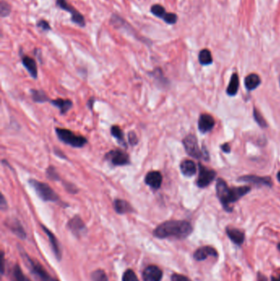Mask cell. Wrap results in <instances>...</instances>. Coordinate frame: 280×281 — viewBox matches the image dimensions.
Instances as JSON below:
<instances>
[{
    "instance_id": "cell-1",
    "label": "cell",
    "mask_w": 280,
    "mask_h": 281,
    "mask_svg": "<svg viewBox=\"0 0 280 281\" xmlns=\"http://www.w3.org/2000/svg\"><path fill=\"white\" fill-rule=\"evenodd\" d=\"M193 227L187 221H168L160 224L153 231V235L158 239H183L193 233Z\"/></svg>"
},
{
    "instance_id": "cell-2",
    "label": "cell",
    "mask_w": 280,
    "mask_h": 281,
    "mask_svg": "<svg viewBox=\"0 0 280 281\" xmlns=\"http://www.w3.org/2000/svg\"><path fill=\"white\" fill-rule=\"evenodd\" d=\"M250 191L251 188L247 186L230 189L227 185V183L220 178L218 179L217 183H216L218 197L220 199V202L222 203L224 208L225 209V211L228 212L233 211L230 204L234 203Z\"/></svg>"
},
{
    "instance_id": "cell-3",
    "label": "cell",
    "mask_w": 280,
    "mask_h": 281,
    "mask_svg": "<svg viewBox=\"0 0 280 281\" xmlns=\"http://www.w3.org/2000/svg\"><path fill=\"white\" fill-rule=\"evenodd\" d=\"M28 183L35 190L38 197L42 201L56 202L59 200V197H58V194H56L55 190L51 189L50 186L47 183L39 182L35 178H30L28 180Z\"/></svg>"
},
{
    "instance_id": "cell-4",
    "label": "cell",
    "mask_w": 280,
    "mask_h": 281,
    "mask_svg": "<svg viewBox=\"0 0 280 281\" xmlns=\"http://www.w3.org/2000/svg\"><path fill=\"white\" fill-rule=\"evenodd\" d=\"M58 139L68 146L75 148H81L87 143V139L82 135H77L72 131L65 128H57L55 129Z\"/></svg>"
},
{
    "instance_id": "cell-5",
    "label": "cell",
    "mask_w": 280,
    "mask_h": 281,
    "mask_svg": "<svg viewBox=\"0 0 280 281\" xmlns=\"http://www.w3.org/2000/svg\"><path fill=\"white\" fill-rule=\"evenodd\" d=\"M105 160L113 166H126L131 165L130 156L121 149H114L109 151L105 156Z\"/></svg>"
},
{
    "instance_id": "cell-6",
    "label": "cell",
    "mask_w": 280,
    "mask_h": 281,
    "mask_svg": "<svg viewBox=\"0 0 280 281\" xmlns=\"http://www.w3.org/2000/svg\"><path fill=\"white\" fill-rule=\"evenodd\" d=\"M23 258L25 260L26 263L28 264V266H29L30 271L39 279V281H58L55 279L51 278L47 271H45V268L40 263H38L37 261H35L32 259L30 258L28 254H23Z\"/></svg>"
},
{
    "instance_id": "cell-7",
    "label": "cell",
    "mask_w": 280,
    "mask_h": 281,
    "mask_svg": "<svg viewBox=\"0 0 280 281\" xmlns=\"http://www.w3.org/2000/svg\"><path fill=\"white\" fill-rule=\"evenodd\" d=\"M56 5L63 10L68 11L72 15L71 20L73 23L79 26L81 28L85 27V18L78 11L76 10L73 6L70 5L66 0H56Z\"/></svg>"
},
{
    "instance_id": "cell-8",
    "label": "cell",
    "mask_w": 280,
    "mask_h": 281,
    "mask_svg": "<svg viewBox=\"0 0 280 281\" xmlns=\"http://www.w3.org/2000/svg\"><path fill=\"white\" fill-rule=\"evenodd\" d=\"M183 143L186 152L189 156L195 159H200L202 157V152L199 148L197 139L196 138V136L193 135V134L187 136L183 139Z\"/></svg>"
},
{
    "instance_id": "cell-9",
    "label": "cell",
    "mask_w": 280,
    "mask_h": 281,
    "mask_svg": "<svg viewBox=\"0 0 280 281\" xmlns=\"http://www.w3.org/2000/svg\"><path fill=\"white\" fill-rule=\"evenodd\" d=\"M198 166H199V175H198L196 184L199 188L203 189L212 183L216 176V172L213 169L206 168L203 166L202 164L199 163Z\"/></svg>"
},
{
    "instance_id": "cell-10",
    "label": "cell",
    "mask_w": 280,
    "mask_h": 281,
    "mask_svg": "<svg viewBox=\"0 0 280 281\" xmlns=\"http://www.w3.org/2000/svg\"><path fill=\"white\" fill-rule=\"evenodd\" d=\"M145 183L153 190H158L162 185L163 176L160 171L153 170L148 172L145 175Z\"/></svg>"
},
{
    "instance_id": "cell-11",
    "label": "cell",
    "mask_w": 280,
    "mask_h": 281,
    "mask_svg": "<svg viewBox=\"0 0 280 281\" xmlns=\"http://www.w3.org/2000/svg\"><path fill=\"white\" fill-rule=\"evenodd\" d=\"M218 256H219V253H218L217 250L211 246L200 247L196 249L193 254V257L196 261H205V259H207L210 256L218 257Z\"/></svg>"
},
{
    "instance_id": "cell-12",
    "label": "cell",
    "mask_w": 280,
    "mask_h": 281,
    "mask_svg": "<svg viewBox=\"0 0 280 281\" xmlns=\"http://www.w3.org/2000/svg\"><path fill=\"white\" fill-rule=\"evenodd\" d=\"M142 277L144 281H161L163 271L157 266L150 265L143 271Z\"/></svg>"
},
{
    "instance_id": "cell-13",
    "label": "cell",
    "mask_w": 280,
    "mask_h": 281,
    "mask_svg": "<svg viewBox=\"0 0 280 281\" xmlns=\"http://www.w3.org/2000/svg\"><path fill=\"white\" fill-rule=\"evenodd\" d=\"M226 233L233 244L237 246H242L245 241V233L236 228H226Z\"/></svg>"
},
{
    "instance_id": "cell-14",
    "label": "cell",
    "mask_w": 280,
    "mask_h": 281,
    "mask_svg": "<svg viewBox=\"0 0 280 281\" xmlns=\"http://www.w3.org/2000/svg\"><path fill=\"white\" fill-rule=\"evenodd\" d=\"M68 227L75 235H81L85 233L86 227L83 220L79 216H75L68 221Z\"/></svg>"
},
{
    "instance_id": "cell-15",
    "label": "cell",
    "mask_w": 280,
    "mask_h": 281,
    "mask_svg": "<svg viewBox=\"0 0 280 281\" xmlns=\"http://www.w3.org/2000/svg\"><path fill=\"white\" fill-rule=\"evenodd\" d=\"M215 123V119L212 116L207 114V113H203L199 118L198 128L201 133H206L210 132L214 128Z\"/></svg>"
},
{
    "instance_id": "cell-16",
    "label": "cell",
    "mask_w": 280,
    "mask_h": 281,
    "mask_svg": "<svg viewBox=\"0 0 280 281\" xmlns=\"http://www.w3.org/2000/svg\"><path fill=\"white\" fill-rule=\"evenodd\" d=\"M42 228L43 230L45 231V233L47 234L48 238H49V240L50 242V245H51V248H52L53 252H54L56 258H57L58 261H60L61 258H62V252H61L58 239L55 237V234L49 228H46L45 226L42 225Z\"/></svg>"
},
{
    "instance_id": "cell-17",
    "label": "cell",
    "mask_w": 280,
    "mask_h": 281,
    "mask_svg": "<svg viewBox=\"0 0 280 281\" xmlns=\"http://www.w3.org/2000/svg\"><path fill=\"white\" fill-rule=\"evenodd\" d=\"M22 63L31 78L36 79L38 78V69L35 59L30 56H24L22 57Z\"/></svg>"
},
{
    "instance_id": "cell-18",
    "label": "cell",
    "mask_w": 280,
    "mask_h": 281,
    "mask_svg": "<svg viewBox=\"0 0 280 281\" xmlns=\"http://www.w3.org/2000/svg\"><path fill=\"white\" fill-rule=\"evenodd\" d=\"M113 208L119 215L133 212V206H131L129 202L123 199H115L113 201Z\"/></svg>"
},
{
    "instance_id": "cell-19",
    "label": "cell",
    "mask_w": 280,
    "mask_h": 281,
    "mask_svg": "<svg viewBox=\"0 0 280 281\" xmlns=\"http://www.w3.org/2000/svg\"><path fill=\"white\" fill-rule=\"evenodd\" d=\"M239 181L255 183L258 185H265L269 186V187L272 186V181L269 177H258V176L254 175L243 176L239 178Z\"/></svg>"
},
{
    "instance_id": "cell-20",
    "label": "cell",
    "mask_w": 280,
    "mask_h": 281,
    "mask_svg": "<svg viewBox=\"0 0 280 281\" xmlns=\"http://www.w3.org/2000/svg\"><path fill=\"white\" fill-rule=\"evenodd\" d=\"M50 103L52 106L57 107L59 110L61 114H65V113H68V111H70L73 106V101L68 100V99L67 100L56 99V100L50 101Z\"/></svg>"
},
{
    "instance_id": "cell-21",
    "label": "cell",
    "mask_w": 280,
    "mask_h": 281,
    "mask_svg": "<svg viewBox=\"0 0 280 281\" xmlns=\"http://www.w3.org/2000/svg\"><path fill=\"white\" fill-rule=\"evenodd\" d=\"M181 172L186 177H192L196 173V166L193 161L186 160L180 165Z\"/></svg>"
},
{
    "instance_id": "cell-22",
    "label": "cell",
    "mask_w": 280,
    "mask_h": 281,
    "mask_svg": "<svg viewBox=\"0 0 280 281\" xmlns=\"http://www.w3.org/2000/svg\"><path fill=\"white\" fill-rule=\"evenodd\" d=\"M8 228L13 231V233H15L16 235L22 239H25L27 238V233H26L24 228L21 225L19 221L17 220H12L8 222Z\"/></svg>"
},
{
    "instance_id": "cell-23",
    "label": "cell",
    "mask_w": 280,
    "mask_h": 281,
    "mask_svg": "<svg viewBox=\"0 0 280 281\" xmlns=\"http://www.w3.org/2000/svg\"><path fill=\"white\" fill-rule=\"evenodd\" d=\"M110 133H111V135L113 136V138H115L121 146H123V147H127L125 138H124V133H123V130L121 129L120 127L116 125L112 126L110 128Z\"/></svg>"
},
{
    "instance_id": "cell-24",
    "label": "cell",
    "mask_w": 280,
    "mask_h": 281,
    "mask_svg": "<svg viewBox=\"0 0 280 281\" xmlns=\"http://www.w3.org/2000/svg\"><path fill=\"white\" fill-rule=\"evenodd\" d=\"M260 84V78L257 74L252 73L245 78V85L248 90H255Z\"/></svg>"
},
{
    "instance_id": "cell-25",
    "label": "cell",
    "mask_w": 280,
    "mask_h": 281,
    "mask_svg": "<svg viewBox=\"0 0 280 281\" xmlns=\"http://www.w3.org/2000/svg\"><path fill=\"white\" fill-rule=\"evenodd\" d=\"M30 93H31V97H32L34 102H36V103H45V102L50 101V99L46 95V93L45 91H43V90L33 89V90H30Z\"/></svg>"
},
{
    "instance_id": "cell-26",
    "label": "cell",
    "mask_w": 280,
    "mask_h": 281,
    "mask_svg": "<svg viewBox=\"0 0 280 281\" xmlns=\"http://www.w3.org/2000/svg\"><path fill=\"white\" fill-rule=\"evenodd\" d=\"M11 278L12 281H30L27 276L24 275L20 266L15 265L13 266L12 272H11Z\"/></svg>"
},
{
    "instance_id": "cell-27",
    "label": "cell",
    "mask_w": 280,
    "mask_h": 281,
    "mask_svg": "<svg viewBox=\"0 0 280 281\" xmlns=\"http://www.w3.org/2000/svg\"><path fill=\"white\" fill-rule=\"evenodd\" d=\"M238 86H239V79L237 73H234L230 79V83L228 84V89H227V93L229 96H235L238 92Z\"/></svg>"
},
{
    "instance_id": "cell-28",
    "label": "cell",
    "mask_w": 280,
    "mask_h": 281,
    "mask_svg": "<svg viewBox=\"0 0 280 281\" xmlns=\"http://www.w3.org/2000/svg\"><path fill=\"white\" fill-rule=\"evenodd\" d=\"M199 62L201 65H209L213 62L212 56L207 49L202 50L199 54Z\"/></svg>"
},
{
    "instance_id": "cell-29",
    "label": "cell",
    "mask_w": 280,
    "mask_h": 281,
    "mask_svg": "<svg viewBox=\"0 0 280 281\" xmlns=\"http://www.w3.org/2000/svg\"><path fill=\"white\" fill-rule=\"evenodd\" d=\"M150 12L152 13L153 15H155L157 18H161V19H165V16L167 15V12L165 10V8L160 4H154V5L150 8Z\"/></svg>"
},
{
    "instance_id": "cell-30",
    "label": "cell",
    "mask_w": 280,
    "mask_h": 281,
    "mask_svg": "<svg viewBox=\"0 0 280 281\" xmlns=\"http://www.w3.org/2000/svg\"><path fill=\"white\" fill-rule=\"evenodd\" d=\"M11 11H12V8H11L10 4L7 3L4 0H1V3H0L1 18H6V17L10 15Z\"/></svg>"
},
{
    "instance_id": "cell-31",
    "label": "cell",
    "mask_w": 280,
    "mask_h": 281,
    "mask_svg": "<svg viewBox=\"0 0 280 281\" xmlns=\"http://www.w3.org/2000/svg\"><path fill=\"white\" fill-rule=\"evenodd\" d=\"M46 176L50 180L59 181L60 180V176L58 174V172L56 170L55 166H49V168L46 169Z\"/></svg>"
},
{
    "instance_id": "cell-32",
    "label": "cell",
    "mask_w": 280,
    "mask_h": 281,
    "mask_svg": "<svg viewBox=\"0 0 280 281\" xmlns=\"http://www.w3.org/2000/svg\"><path fill=\"white\" fill-rule=\"evenodd\" d=\"M92 281H108V276L103 270H96L91 275Z\"/></svg>"
},
{
    "instance_id": "cell-33",
    "label": "cell",
    "mask_w": 280,
    "mask_h": 281,
    "mask_svg": "<svg viewBox=\"0 0 280 281\" xmlns=\"http://www.w3.org/2000/svg\"><path fill=\"white\" fill-rule=\"evenodd\" d=\"M122 281H139V280H138V277H137V275H136L135 272H134L133 270L128 269V270H127V271L124 272V274H123Z\"/></svg>"
},
{
    "instance_id": "cell-34",
    "label": "cell",
    "mask_w": 280,
    "mask_h": 281,
    "mask_svg": "<svg viewBox=\"0 0 280 281\" xmlns=\"http://www.w3.org/2000/svg\"><path fill=\"white\" fill-rule=\"evenodd\" d=\"M253 114H254V118H255V121L257 122L258 124H259L260 127H262V128H265V127H267V123H266V122H265V119L263 118L262 115L260 114V112H258L256 109L254 110Z\"/></svg>"
},
{
    "instance_id": "cell-35",
    "label": "cell",
    "mask_w": 280,
    "mask_h": 281,
    "mask_svg": "<svg viewBox=\"0 0 280 281\" xmlns=\"http://www.w3.org/2000/svg\"><path fill=\"white\" fill-rule=\"evenodd\" d=\"M165 23L169 25H173L177 23L178 21V16L176 15L175 13H168L167 15L165 16V19H164Z\"/></svg>"
},
{
    "instance_id": "cell-36",
    "label": "cell",
    "mask_w": 280,
    "mask_h": 281,
    "mask_svg": "<svg viewBox=\"0 0 280 281\" xmlns=\"http://www.w3.org/2000/svg\"><path fill=\"white\" fill-rule=\"evenodd\" d=\"M36 25H37V28H40V30L45 31V32L51 30V27H50V23H48L47 21L41 19V20L38 21Z\"/></svg>"
},
{
    "instance_id": "cell-37",
    "label": "cell",
    "mask_w": 280,
    "mask_h": 281,
    "mask_svg": "<svg viewBox=\"0 0 280 281\" xmlns=\"http://www.w3.org/2000/svg\"><path fill=\"white\" fill-rule=\"evenodd\" d=\"M128 142L130 145L132 146H136V145H138V138L137 134H136L135 132H129L128 133Z\"/></svg>"
},
{
    "instance_id": "cell-38",
    "label": "cell",
    "mask_w": 280,
    "mask_h": 281,
    "mask_svg": "<svg viewBox=\"0 0 280 281\" xmlns=\"http://www.w3.org/2000/svg\"><path fill=\"white\" fill-rule=\"evenodd\" d=\"M63 186L65 188L66 190L72 194H76L78 192V189L75 185H73V183H68V182H63Z\"/></svg>"
},
{
    "instance_id": "cell-39",
    "label": "cell",
    "mask_w": 280,
    "mask_h": 281,
    "mask_svg": "<svg viewBox=\"0 0 280 281\" xmlns=\"http://www.w3.org/2000/svg\"><path fill=\"white\" fill-rule=\"evenodd\" d=\"M171 281H192L187 276L180 275V274H173L171 276Z\"/></svg>"
},
{
    "instance_id": "cell-40",
    "label": "cell",
    "mask_w": 280,
    "mask_h": 281,
    "mask_svg": "<svg viewBox=\"0 0 280 281\" xmlns=\"http://www.w3.org/2000/svg\"><path fill=\"white\" fill-rule=\"evenodd\" d=\"M4 264H5V261H4V253H3H3H2V256H1V273H2V275L4 274V270H5V268H4Z\"/></svg>"
},
{
    "instance_id": "cell-41",
    "label": "cell",
    "mask_w": 280,
    "mask_h": 281,
    "mask_svg": "<svg viewBox=\"0 0 280 281\" xmlns=\"http://www.w3.org/2000/svg\"><path fill=\"white\" fill-rule=\"evenodd\" d=\"M221 149H222V151H224V152H225V153L230 152V146H229V144L228 143L222 145V146H221Z\"/></svg>"
},
{
    "instance_id": "cell-42",
    "label": "cell",
    "mask_w": 280,
    "mask_h": 281,
    "mask_svg": "<svg viewBox=\"0 0 280 281\" xmlns=\"http://www.w3.org/2000/svg\"><path fill=\"white\" fill-rule=\"evenodd\" d=\"M0 206H1V209H2V210H4V209L7 207V202H6L5 198H4V196H3V194H2V197H1Z\"/></svg>"
},
{
    "instance_id": "cell-43",
    "label": "cell",
    "mask_w": 280,
    "mask_h": 281,
    "mask_svg": "<svg viewBox=\"0 0 280 281\" xmlns=\"http://www.w3.org/2000/svg\"><path fill=\"white\" fill-rule=\"evenodd\" d=\"M94 104H95V99L94 98L90 99V101H88L87 106L89 107V109H90V111H92Z\"/></svg>"
},
{
    "instance_id": "cell-44",
    "label": "cell",
    "mask_w": 280,
    "mask_h": 281,
    "mask_svg": "<svg viewBox=\"0 0 280 281\" xmlns=\"http://www.w3.org/2000/svg\"><path fill=\"white\" fill-rule=\"evenodd\" d=\"M258 281H267V279L261 274H258Z\"/></svg>"
},
{
    "instance_id": "cell-45",
    "label": "cell",
    "mask_w": 280,
    "mask_h": 281,
    "mask_svg": "<svg viewBox=\"0 0 280 281\" xmlns=\"http://www.w3.org/2000/svg\"><path fill=\"white\" fill-rule=\"evenodd\" d=\"M270 281H280V275L277 276H272Z\"/></svg>"
},
{
    "instance_id": "cell-46",
    "label": "cell",
    "mask_w": 280,
    "mask_h": 281,
    "mask_svg": "<svg viewBox=\"0 0 280 281\" xmlns=\"http://www.w3.org/2000/svg\"><path fill=\"white\" fill-rule=\"evenodd\" d=\"M277 178H278V180H279V182H280V170L279 171V173H278Z\"/></svg>"
},
{
    "instance_id": "cell-47",
    "label": "cell",
    "mask_w": 280,
    "mask_h": 281,
    "mask_svg": "<svg viewBox=\"0 0 280 281\" xmlns=\"http://www.w3.org/2000/svg\"><path fill=\"white\" fill-rule=\"evenodd\" d=\"M277 249H278V250H279V251L280 252V243H279V244H278Z\"/></svg>"
}]
</instances>
